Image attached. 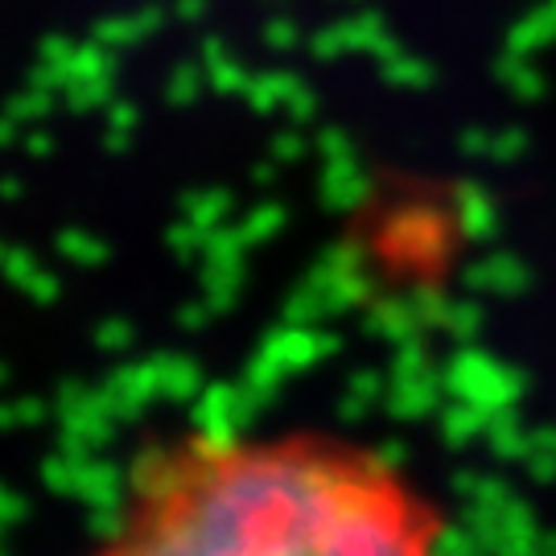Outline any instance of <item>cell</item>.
I'll use <instances>...</instances> for the list:
<instances>
[{
	"instance_id": "6da1fadb",
	"label": "cell",
	"mask_w": 556,
	"mask_h": 556,
	"mask_svg": "<svg viewBox=\"0 0 556 556\" xmlns=\"http://www.w3.org/2000/svg\"><path fill=\"white\" fill-rule=\"evenodd\" d=\"M396 454L318 425H181L124 466L87 556H450Z\"/></svg>"
}]
</instances>
